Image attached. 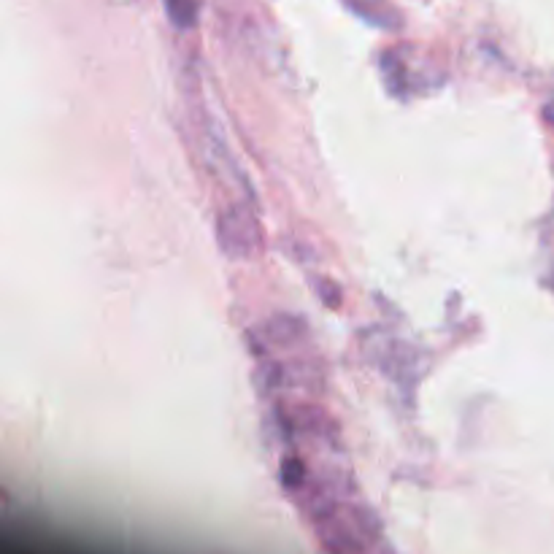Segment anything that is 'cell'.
Masks as SVG:
<instances>
[{
	"label": "cell",
	"instance_id": "obj_1",
	"mask_svg": "<svg viewBox=\"0 0 554 554\" xmlns=\"http://www.w3.org/2000/svg\"><path fill=\"white\" fill-rule=\"evenodd\" d=\"M217 236L225 255L236 257V260H252L263 249L260 225H257L255 214L246 211L244 206H233V209L219 214Z\"/></svg>",
	"mask_w": 554,
	"mask_h": 554
},
{
	"label": "cell",
	"instance_id": "obj_2",
	"mask_svg": "<svg viewBox=\"0 0 554 554\" xmlns=\"http://www.w3.org/2000/svg\"><path fill=\"white\" fill-rule=\"evenodd\" d=\"M165 9L173 25H179L182 30L192 28L198 19V0H165Z\"/></svg>",
	"mask_w": 554,
	"mask_h": 554
}]
</instances>
